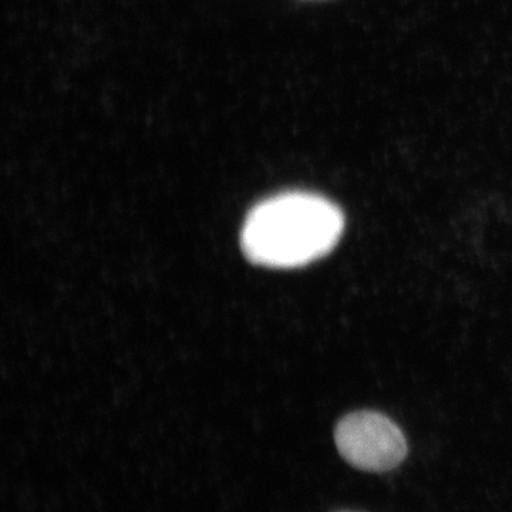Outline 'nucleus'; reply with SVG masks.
<instances>
[{
	"instance_id": "f257e3e1",
	"label": "nucleus",
	"mask_w": 512,
	"mask_h": 512,
	"mask_svg": "<svg viewBox=\"0 0 512 512\" xmlns=\"http://www.w3.org/2000/svg\"><path fill=\"white\" fill-rule=\"evenodd\" d=\"M345 228L333 202L306 192L262 201L249 212L241 247L252 264L289 269L311 264L338 245Z\"/></svg>"
},
{
	"instance_id": "f03ea898",
	"label": "nucleus",
	"mask_w": 512,
	"mask_h": 512,
	"mask_svg": "<svg viewBox=\"0 0 512 512\" xmlns=\"http://www.w3.org/2000/svg\"><path fill=\"white\" fill-rule=\"evenodd\" d=\"M340 456L350 466L369 473H386L403 463L407 440L389 417L376 412L350 413L335 429Z\"/></svg>"
},
{
	"instance_id": "7ed1b4c3",
	"label": "nucleus",
	"mask_w": 512,
	"mask_h": 512,
	"mask_svg": "<svg viewBox=\"0 0 512 512\" xmlns=\"http://www.w3.org/2000/svg\"><path fill=\"white\" fill-rule=\"evenodd\" d=\"M338 512H356V511H338Z\"/></svg>"
}]
</instances>
